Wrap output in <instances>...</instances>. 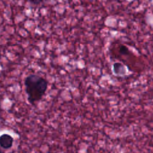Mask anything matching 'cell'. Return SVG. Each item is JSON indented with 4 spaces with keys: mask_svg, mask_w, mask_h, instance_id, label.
<instances>
[{
    "mask_svg": "<svg viewBox=\"0 0 153 153\" xmlns=\"http://www.w3.org/2000/svg\"><path fill=\"white\" fill-rule=\"evenodd\" d=\"M14 142V138L9 134L4 133L0 135V147L4 149H10Z\"/></svg>",
    "mask_w": 153,
    "mask_h": 153,
    "instance_id": "7a4b0ae2",
    "label": "cell"
},
{
    "mask_svg": "<svg viewBox=\"0 0 153 153\" xmlns=\"http://www.w3.org/2000/svg\"><path fill=\"white\" fill-rule=\"evenodd\" d=\"M29 1L33 5H38L42 2V0H29Z\"/></svg>",
    "mask_w": 153,
    "mask_h": 153,
    "instance_id": "277c9868",
    "label": "cell"
},
{
    "mask_svg": "<svg viewBox=\"0 0 153 153\" xmlns=\"http://www.w3.org/2000/svg\"><path fill=\"white\" fill-rule=\"evenodd\" d=\"M119 53L123 55H127L129 54V50L126 46L121 45L119 48Z\"/></svg>",
    "mask_w": 153,
    "mask_h": 153,
    "instance_id": "3957f363",
    "label": "cell"
},
{
    "mask_svg": "<svg viewBox=\"0 0 153 153\" xmlns=\"http://www.w3.org/2000/svg\"><path fill=\"white\" fill-rule=\"evenodd\" d=\"M24 84L27 101L30 104H34L45 95L48 82L42 76L36 74H30L25 79Z\"/></svg>",
    "mask_w": 153,
    "mask_h": 153,
    "instance_id": "6da1fadb",
    "label": "cell"
}]
</instances>
